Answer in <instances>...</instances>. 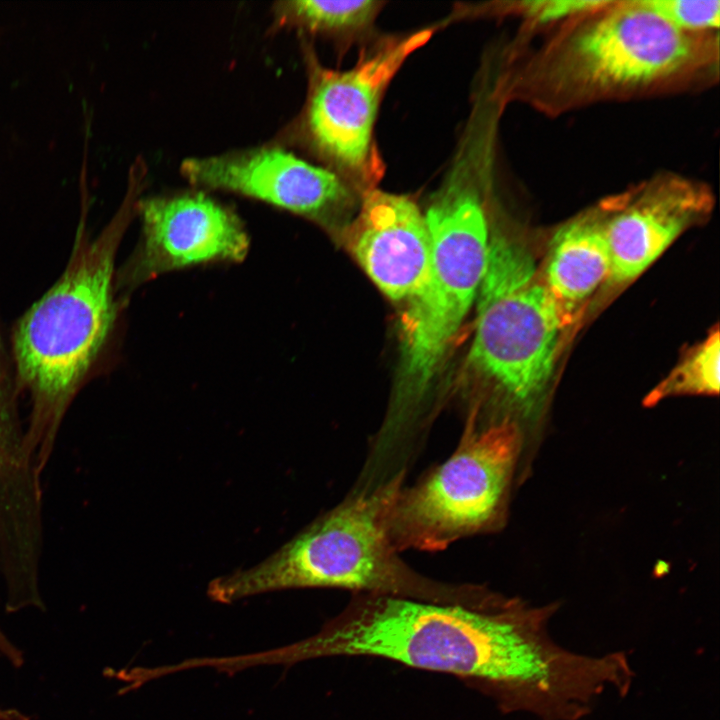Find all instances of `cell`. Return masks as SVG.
Returning <instances> with one entry per match:
<instances>
[{
	"label": "cell",
	"mask_w": 720,
	"mask_h": 720,
	"mask_svg": "<svg viewBox=\"0 0 720 720\" xmlns=\"http://www.w3.org/2000/svg\"><path fill=\"white\" fill-rule=\"evenodd\" d=\"M558 603L503 595L485 606L355 594L316 634L284 649L288 662L367 656L454 675L505 713L581 720L605 693H624L631 667L621 651L600 656L559 645L548 625Z\"/></svg>",
	"instance_id": "obj_1"
},
{
	"label": "cell",
	"mask_w": 720,
	"mask_h": 720,
	"mask_svg": "<svg viewBox=\"0 0 720 720\" xmlns=\"http://www.w3.org/2000/svg\"><path fill=\"white\" fill-rule=\"evenodd\" d=\"M144 174L132 170L116 213L92 237L88 199L64 270L14 322L9 346L21 396L29 399L27 447L42 473L77 395L106 368L125 304L116 292V255L133 216Z\"/></svg>",
	"instance_id": "obj_2"
},
{
	"label": "cell",
	"mask_w": 720,
	"mask_h": 720,
	"mask_svg": "<svg viewBox=\"0 0 720 720\" xmlns=\"http://www.w3.org/2000/svg\"><path fill=\"white\" fill-rule=\"evenodd\" d=\"M403 479L401 471L374 486L356 489L265 560L213 579L209 597L232 603L277 590L326 587L354 594L485 605L492 591L431 580L398 556L389 535V519Z\"/></svg>",
	"instance_id": "obj_3"
},
{
	"label": "cell",
	"mask_w": 720,
	"mask_h": 720,
	"mask_svg": "<svg viewBox=\"0 0 720 720\" xmlns=\"http://www.w3.org/2000/svg\"><path fill=\"white\" fill-rule=\"evenodd\" d=\"M518 80L550 111L673 88L717 60L712 33L681 31L644 0L609 1L568 23Z\"/></svg>",
	"instance_id": "obj_4"
},
{
	"label": "cell",
	"mask_w": 720,
	"mask_h": 720,
	"mask_svg": "<svg viewBox=\"0 0 720 720\" xmlns=\"http://www.w3.org/2000/svg\"><path fill=\"white\" fill-rule=\"evenodd\" d=\"M475 162L471 150L462 154L424 214L430 269L401 317L400 376L381 430L389 437L401 436L477 298L490 237Z\"/></svg>",
	"instance_id": "obj_5"
},
{
	"label": "cell",
	"mask_w": 720,
	"mask_h": 720,
	"mask_svg": "<svg viewBox=\"0 0 720 720\" xmlns=\"http://www.w3.org/2000/svg\"><path fill=\"white\" fill-rule=\"evenodd\" d=\"M470 363L523 415L550 382L566 327L535 260L519 241L494 234L475 301Z\"/></svg>",
	"instance_id": "obj_6"
},
{
	"label": "cell",
	"mask_w": 720,
	"mask_h": 720,
	"mask_svg": "<svg viewBox=\"0 0 720 720\" xmlns=\"http://www.w3.org/2000/svg\"><path fill=\"white\" fill-rule=\"evenodd\" d=\"M523 450L514 422L478 429L471 419L446 461L413 487L400 489L389 519L394 548L439 551L500 528Z\"/></svg>",
	"instance_id": "obj_7"
},
{
	"label": "cell",
	"mask_w": 720,
	"mask_h": 720,
	"mask_svg": "<svg viewBox=\"0 0 720 720\" xmlns=\"http://www.w3.org/2000/svg\"><path fill=\"white\" fill-rule=\"evenodd\" d=\"M433 29L382 41L351 69L338 71L319 63L303 43L308 93L302 112L281 141L303 143L364 191L382 174L373 129L383 94L406 59L432 36Z\"/></svg>",
	"instance_id": "obj_8"
},
{
	"label": "cell",
	"mask_w": 720,
	"mask_h": 720,
	"mask_svg": "<svg viewBox=\"0 0 720 720\" xmlns=\"http://www.w3.org/2000/svg\"><path fill=\"white\" fill-rule=\"evenodd\" d=\"M136 213L141 241L115 274L125 302L129 292L162 273L247 255L249 238L239 216L203 191L139 198Z\"/></svg>",
	"instance_id": "obj_9"
},
{
	"label": "cell",
	"mask_w": 720,
	"mask_h": 720,
	"mask_svg": "<svg viewBox=\"0 0 720 720\" xmlns=\"http://www.w3.org/2000/svg\"><path fill=\"white\" fill-rule=\"evenodd\" d=\"M183 177L198 188L223 190L260 200L329 225L354 200L337 172L312 164L278 143L265 144L181 164Z\"/></svg>",
	"instance_id": "obj_10"
},
{
	"label": "cell",
	"mask_w": 720,
	"mask_h": 720,
	"mask_svg": "<svg viewBox=\"0 0 720 720\" xmlns=\"http://www.w3.org/2000/svg\"><path fill=\"white\" fill-rule=\"evenodd\" d=\"M712 204L704 184L675 174L655 176L610 200L602 213L611 259L607 282L621 284L639 276L708 216Z\"/></svg>",
	"instance_id": "obj_11"
},
{
	"label": "cell",
	"mask_w": 720,
	"mask_h": 720,
	"mask_svg": "<svg viewBox=\"0 0 720 720\" xmlns=\"http://www.w3.org/2000/svg\"><path fill=\"white\" fill-rule=\"evenodd\" d=\"M348 250L392 300H409L426 282L431 244L424 214L408 196L370 189L345 232Z\"/></svg>",
	"instance_id": "obj_12"
},
{
	"label": "cell",
	"mask_w": 720,
	"mask_h": 720,
	"mask_svg": "<svg viewBox=\"0 0 720 720\" xmlns=\"http://www.w3.org/2000/svg\"><path fill=\"white\" fill-rule=\"evenodd\" d=\"M610 268L602 213L577 217L556 232L542 280L566 326L608 281Z\"/></svg>",
	"instance_id": "obj_13"
},
{
	"label": "cell",
	"mask_w": 720,
	"mask_h": 720,
	"mask_svg": "<svg viewBox=\"0 0 720 720\" xmlns=\"http://www.w3.org/2000/svg\"><path fill=\"white\" fill-rule=\"evenodd\" d=\"M384 2L286 0L273 6V27L334 38H353L370 30Z\"/></svg>",
	"instance_id": "obj_14"
},
{
	"label": "cell",
	"mask_w": 720,
	"mask_h": 720,
	"mask_svg": "<svg viewBox=\"0 0 720 720\" xmlns=\"http://www.w3.org/2000/svg\"><path fill=\"white\" fill-rule=\"evenodd\" d=\"M20 397L9 341L4 337L0 316V484L22 475L31 462L19 414Z\"/></svg>",
	"instance_id": "obj_15"
},
{
	"label": "cell",
	"mask_w": 720,
	"mask_h": 720,
	"mask_svg": "<svg viewBox=\"0 0 720 720\" xmlns=\"http://www.w3.org/2000/svg\"><path fill=\"white\" fill-rule=\"evenodd\" d=\"M720 342L715 329L646 397L647 405L675 395H715L719 392Z\"/></svg>",
	"instance_id": "obj_16"
},
{
	"label": "cell",
	"mask_w": 720,
	"mask_h": 720,
	"mask_svg": "<svg viewBox=\"0 0 720 720\" xmlns=\"http://www.w3.org/2000/svg\"><path fill=\"white\" fill-rule=\"evenodd\" d=\"M604 0H526L513 2H494L485 6L459 9L455 16L507 15L521 17L534 27L571 22L605 6Z\"/></svg>",
	"instance_id": "obj_17"
},
{
	"label": "cell",
	"mask_w": 720,
	"mask_h": 720,
	"mask_svg": "<svg viewBox=\"0 0 720 720\" xmlns=\"http://www.w3.org/2000/svg\"><path fill=\"white\" fill-rule=\"evenodd\" d=\"M644 3L671 25L687 33H713L719 27L718 0H644Z\"/></svg>",
	"instance_id": "obj_18"
},
{
	"label": "cell",
	"mask_w": 720,
	"mask_h": 720,
	"mask_svg": "<svg viewBox=\"0 0 720 720\" xmlns=\"http://www.w3.org/2000/svg\"><path fill=\"white\" fill-rule=\"evenodd\" d=\"M0 654L6 657L12 665L19 667L23 664L21 651L14 646L0 629Z\"/></svg>",
	"instance_id": "obj_19"
}]
</instances>
